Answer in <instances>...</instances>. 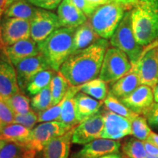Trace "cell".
<instances>
[{
  "label": "cell",
  "instance_id": "cell-10",
  "mask_svg": "<svg viewBox=\"0 0 158 158\" xmlns=\"http://www.w3.org/2000/svg\"><path fill=\"white\" fill-rule=\"evenodd\" d=\"M20 89L25 92L31 79L38 73L51 69L48 62L40 52L35 56L25 58L13 63Z\"/></svg>",
  "mask_w": 158,
  "mask_h": 158
},
{
  "label": "cell",
  "instance_id": "cell-26",
  "mask_svg": "<svg viewBox=\"0 0 158 158\" xmlns=\"http://www.w3.org/2000/svg\"><path fill=\"white\" fill-rule=\"evenodd\" d=\"M55 73L56 71L53 70L52 69L45 70L38 73L29 82L26 92L31 96L37 94L43 89L50 85Z\"/></svg>",
  "mask_w": 158,
  "mask_h": 158
},
{
  "label": "cell",
  "instance_id": "cell-19",
  "mask_svg": "<svg viewBox=\"0 0 158 158\" xmlns=\"http://www.w3.org/2000/svg\"><path fill=\"white\" fill-rule=\"evenodd\" d=\"M103 102L96 100L84 92H78L75 96L76 115L78 122L80 123L98 113Z\"/></svg>",
  "mask_w": 158,
  "mask_h": 158
},
{
  "label": "cell",
  "instance_id": "cell-14",
  "mask_svg": "<svg viewBox=\"0 0 158 158\" xmlns=\"http://www.w3.org/2000/svg\"><path fill=\"white\" fill-rule=\"evenodd\" d=\"M121 143L117 140L100 138L85 144L71 158H100L109 154L118 153Z\"/></svg>",
  "mask_w": 158,
  "mask_h": 158
},
{
  "label": "cell",
  "instance_id": "cell-23",
  "mask_svg": "<svg viewBox=\"0 0 158 158\" xmlns=\"http://www.w3.org/2000/svg\"><path fill=\"white\" fill-rule=\"evenodd\" d=\"M100 38L101 37L94 31L87 20L76 29L73 36V53L87 48Z\"/></svg>",
  "mask_w": 158,
  "mask_h": 158
},
{
  "label": "cell",
  "instance_id": "cell-20",
  "mask_svg": "<svg viewBox=\"0 0 158 158\" xmlns=\"http://www.w3.org/2000/svg\"><path fill=\"white\" fill-rule=\"evenodd\" d=\"M5 53L12 64L25 58L35 56L40 53L37 43L31 37L21 40L14 44L5 47Z\"/></svg>",
  "mask_w": 158,
  "mask_h": 158
},
{
  "label": "cell",
  "instance_id": "cell-49",
  "mask_svg": "<svg viewBox=\"0 0 158 158\" xmlns=\"http://www.w3.org/2000/svg\"><path fill=\"white\" fill-rule=\"evenodd\" d=\"M7 143V141H5V140H2V139H0V152H1L2 149H3V147H5V144Z\"/></svg>",
  "mask_w": 158,
  "mask_h": 158
},
{
  "label": "cell",
  "instance_id": "cell-27",
  "mask_svg": "<svg viewBox=\"0 0 158 158\" xmlns=\"http://www.w3.org/2000/svg\"><path fill=\"white\" fill-rule=\"evenodd\" d=\"M81 91L100 101H104L109 92L107 83L100 78L92 79L82 84Z\"/></svg>",
  "mask_w": 158,
  "mask_h": 158
},
{
  "label": "cell",
  "instance_id": "cell-9",
  "mask_svg": "<svg viewBox=\"0 0 158 158\" xmlns=\"http://www.w3.org/2000/svg\"><path fill=\"white\" fill-rule=\"evenodd\" d=\"M31 21L3 15L0 19V38L4 46H9L21 40L29 38Z\"/></svg>",
  "mask_w": 158,
  "mask_h": 158
},
{
  "label": "cell",
  "instance_id": "cell-1",
  "mask_svg": "<svg viewBox=\"0 0 158 158\" xmlns=\"http://www.w3.org/2000/svg\"><path fill=\"white\" fill-rule=\"evenodd\" d=\"M109 43L100 38L87 48L72 53L59 71L70 86H80L98 78Z\"/></svg>",
  "mask_w": 158,
  "mask_h": 158
},
{
  "label": "cell",
  "instance_id": "cell-7",
  "mask_svg": "<svg viewBox=\"0 0 158 158\" xmlns=\"http://www.w3.org/2000/svg\"><path fill=\"white\" fill-rule=\"evenodd\" d=\"M132 67L137 73L141 84L152 89L158 84V40L147 45Z\"/></svg>",
  "mask_w": 158,
  "mask_h": 158
},
{
  "label": "cell",
  "instance_id": "cell-47",
  "mask_svg": "<svg viewBox=\"0 0 158 158\" xmlns=\"http://www.w3.org/2000/svg\"><path fill=\"white\" fill-rule=\"evenodd\" d=\"M153 93L154 98H155V102H158V84L156 85L153 88Z\"/></svg>",
  "mask_w": 158,
  "mask_h": 158
},
{
  "label": "cell",
  "instance_id": "cell-2",
  "mask_svg": "<svg viewBox=\"0 0 158 158\" xmlns=\"http://www.w3.org/2000/svg\"><path fill=\"white\" fill-rule=\"evenodd\" d=\"M131 18L134 35L140 45L144 47L158 40V0H138Z\"/></svg>",
  "mask_w": 158,
  "mask_h": 158
},
{
  "label": "cell",
  "instance_id": "cell-6",
  "mask_svg": "<svg viewBox=\"0 0 158 158\" xmlns=\"http://www.w3.org/2000/svg\"><path fill=\"white\" fill-rule=\"evenodd\" d=\"M131 68L132 64L125 53L114 47L108 48L99 78L107 84H112L127 74Z\"/></svg>",
  "mask_w": 158,
  "mask_h": 158
},
{
  "label": "cell",
  "instance_id": "cell-42",
  "mask_svg": "<svg viewBox=\"0 0 158 158\" xmlns=\"http://www.w3.org/2000/svg\"><path fill=\"white\" fill-rule=\"evenodd\" d=\"M138 0H110V2H114L123 6L125 9L135 6L138 3Z\"/></svg>",
  "mask_w": 158,
  "mask_h": 158
},
{
  "label": "cell",
  "instance_id": "cell-13",
  "mask_svg": "<svg viewBox=\"0 0 158 158\" xmlns=\"http://www.w3.org/2000/svg\"><path fill=\"white\" fill-rule=\"evenodd\" d=\"M104 127L101 138L112 140H119L132 135V121L129 118L105 110L102 112Z\"/></svg>",
  "mask_w": 158,
  "mask_h": 158
},
{
  "label": "cell",
  "instance_id": "cell-36",
  "mask_svg": "<svg viewBox=\"0 0 158 158\" xmlns=\"http://www.w3.org/2000/svg\"><path fill=\"white\" fill-rule=\"evenodd\" d=\"M37 122H38L37 113L33 109H31L29 113L23 114V115L15 114L13 123L21 124L29 129L32 130Z\"/></svg>",
  "mask_w": 158,
  "mask_h": 158
},
{
  "label": "cell",
  "instance_id": "cell-31",
  "mask_svg": "<svg viewBox=\"0 0 158 158\" xmlns=\"http://www.w3.org/2000/svg\"><path fill=\"white\" fill-rule=\"evenodd\" d=\"M122 151L129 158H147V153L143 141L136 138H131L122 145Z\"/></svg>",
  "mask_w": 158,
  "mask_h": 158
},
{
  "label": "cell",
  "instance_id": "cell-37",
  "mask_svg": "<svg viewBox=\"0 0 158 158\" xmlns=\"http://www.w3.org/2000/svg\"><path fill=\"white\" fill-rule=\"evenodd\" d=\"M15 114L3 99L0 100V123L3 127L13 124Z\"/></svg>",
  "mask_w": 158,
  "mask_h": 158
},
{
  "label": "cell",
  "instance_id": "cell-32",
  "mask_svg": "<svg viewBox=\"0 0 158 158\" xmlns=\"http://www.w3.org/2000/svg\"><path fill=\"white\" fill-rule=\"evenodd\" d=\"M52 106V95L50 85L43 89L31 99V107L37 112L43 111Z\"/></svg>",
  "mask_w": 158,
  "mask_h": 158
},
{
  "label": "cell",
  "instance_id": "cell-3",
  "mask_svg": "<svg viewBox=\"0 0 158 158\" xmlns=\"http://www.w3.org/2000/svg\"><path fill=\"white\" fill-rule=\"evenodd\" d=\"M76 29L60 27L44 40L37 43L40 52L44 56L53 70L59 71L63 63L73 53Z\"/></svg>",
  "mask_w": 158,
  "mask_h": 158
},
{
  "label": "cell",
  "instance_id": "cell-48",
  "mask_svg": "<svg viewBox=\"0 0 158 158\" xmlns=\"http://www.w3.org/2000/svg\"><path fill=\"white\" fill-rule=\"evenodd\" d=\"M15 1H17V0H5V9L7 8L9 6H10Z\"/></svg>",
  "mask_w": 158,
  "mask_h": 158
},
{
  "label": "cell",
  "instance_id": "cell-50",
  "mask_svg": "<svg viewBox=\"0 0 158 158\" xmlns=\"http://www.w3.org/2000/svg\"><path fill=\"white\" fill-rule=\"evenodd\" d=\"M5 51V46H4L2 42V40L0 38V53L4 52Z\"/></svg>",
  "mask_w": 158,
  "mask_h": 158
},
{
  "label": "cell",
  "instance_id": "cell-51",
  "mask_svg": "<svg viewBox=\"0 0 158 158\" xmlns=\"http://www.w3.org/2000/svg\"><path fill=\"white\" fill-rule=\"evenodd\" d=\"M147 158H158V156H152V155H147Z\"/></svg>",
  "mask_w": 158,
  "mask_h": 158
},
{
  "label": "cell",
  "instance_id": "cell-4",
  "mask_svg": "<svg viewBox=\"0 0 158 158\" xmlns=\"http://www.w3.org/2000/svg\"><path fill=\"white\" fill-rule=\"evenodd\" d=\"M125 10L123 6L114 2L105 4L97 7L88 21L99 36L108 40L117 28Z\"/></svg>",
  "mask_w": 158,
  "mask_h": 158
},
{
  "label": "cell",
  "instance_id": "cell-28",
  "mask_svg": "<svg viewBox=\"0 0 158 158\" xmlns=\"http://www.w3.org/2000/svg\"><path fill=\"white\" fill-rule=\"evenodd\" d=\"M70 86L68 81L60 71L59 70L55 73L50 83L51 95H52V106L59 103L64 98Z\"/></svg>",
  "mask_w": 158,
  "mask_h": 158
},
{
  "label": "cell",
  "instance_id": "cell-8",
  "mask_svg": "<svg viewBox=\"0 0 158 158\" xmlns=\"http://www.w3.org/2000/svg\"><path fill=\"white\" fill-rule=\"evenodd\" d=\"M70 130V127L62 122H42L31 130L30 137L22 147L36 153L42 151L45 146L53 138L64 135Z\"/></svg>",
  "mask_w": 158,
  "mask_h": 158
},
{
  "label": "cell",
  "instance_id": "cell-30",
  "mask_svg": "<svg viewBox=\"0 0 158 158\" xmlns=\"http://www.w3.org/2000/svg\"><path fill=\"white\" fill-rule=\"evenodd\" d=\"M104 104L106 106V108L108 110L129 118L131 121L138 115L128 108L119 99L116 98L110 92H108V96L105 99Z\"/></svg>",
  "mask_w": 158,
  "mask_h": 158
},
{
  "label": "cell",
  "instance_id": "cell-18",
  "mask_svg": "<svg viewBox=\"0 0 158 158\" xmlns=\"http://www.w3.org/2000/svg\"><path fill=\"white\" fill-rule=\"evenodd\" d=\"M74 128L51 140L42 150L43 158H68Z\"/></svg>",
  "mask_w": 158,
  "mask_h": 158
},
{
  "label": "cell",
  "instance_id": "cell-33",
  "mask_svg": "<svg viewBox=\"0 0 158 158\" xmlns=\"http://www.w3.org/2000/svg\"><path fill=\"white\" fill-rule=\"evenodd\" d=\"M152 130L147 118L143 115H138L132 120V135L134 137L145 141L149 138Z\"/></svg>",
  "mask_w": 158,
  "mask_h": 158
},
{
  "label": "cell",
  "instance_id": "cell-45",
  "mask_svg": "<svg viewBox=\"0 0 158 158\" xmlns=\"http://www.w3.org/2000/svg\"><path fill=\"white\" fill-rule=\"evenodd\" d=\"M5 10V0H0V19H2Z\"/></svg>",
  "mask_w": 158,
  "mask_h": 158
},
{
  "label": "cell",
  "instance_id": "cell-5",
  "mask_svg": "<svg viewBox=\"0 0 158 158\" xmlns=\"http://www.w3.org/2000/svg\"><path fill=\"white\" fill-rule=\"evenodd\" d=\"M110 43L127 54L132 65L138 60L143 50V46L136 40L132 27L131 11H127L110 37Z\"/></svg>",
  "mask_w": 158,
  "mask_h": 158
},
{
  "label": "cell",
  "instance_id": "cell-11",
  "mask_svg": "<svg viewBox=\"0 0 158 158\" xmlns=\"http://www.w3.org/2000/svg\"><path fill=\"white\" fill-rule=\"evenodd\" d=\"M103 127V115L102 112L99 111L75 127L72 136V143L85 145L94 140L101 138Z\"/></svg>",
  "mask_w": 158,
  "mask_h": 158
},
{
  "label": "cell",
  "instance_id": "cell-16",
  "mask_svg": "<svg viewBox=\"0 0 158 158\" xmlns=\"http://www.w3.org/2000/svg\"><path fill=\"white\" fill-rule=\"evenodd\" d=\"M19 92L15 69L4 52L0 56V95L5 98Z\"/></svg>",
  "mask_w": 158,
  "mask_h": 158
},
{
  "label": "cell",
  "instance_id": "cell-38",
  "mask_svg": "<svg viewBox=\"0 0 158 158\" xmlns=\"http://www.w3.org/2000/svg\"><path fill=\"white\" fill-rule=\"evenodd\" d=\"M143 116H145L150 125L158 127V102H154Z\"/></svg>",
  "mask_w": 158,
  "mask_h": 158
},
{
  "label": "cell",
  "instance_id": "cell-21",
  "mask_svg": "<svg viewBox=\"0 0 158 158\" xmlns=\"http://www.w3.org/2000/svg\"><path fill=\"white\" fill-rule=\"evenodd\" d=\"M81 89V85L70 86L64 97L62 111L58 120L64 123L65 125L68 126L71 129L76 127L77 124H79L76 115L75 96L78 92H80Z\"/></svg>",
  "mask_w": 158,
  "mask_h": 158
},
{
  "label": "cell",
  "instance_id": "cell-39",
  "mask_svg": "<svg viewBox=\"0 0 158 158\" xmlns=\"http://www.w3.org/2000/svg\"><path fill=\"white\" fill-rule=\"evenodd\" d=\"M27 1L40 8L54 10L62 2V0H27Z\"/></svg>",
  "mask_w": 158,
  "mask_h": 158
},
{
  "label": "cell",
  "instance_id": "cell-46",
  "mask_svg": "<svg viewBox=\"0 0 158 158\" xmlns=\"http://www.w3.org/2000/svg\"><path fill=\"white\" fill-rule=\"evenodd\" d=\"M100 158H122V157L118 153H114V154H109V155H104Z\"/></svg>",
  "mask_w": 158,
  "mask_h": 158
},
{
  "label": "cell",
  "instance_id": "cell-17",
  "mask_svg": "<svg viewBox=\"0 0 158 158\" xmlns=\"http://www.w3.org/2000/svg\"><path fill=\"white\" fill-rule=\"evenodd\" d=\"M61 27L77 28L87 21V17L73 0H62L57 10Z\"/></svg>",
  "mask_w": 158,
  "mask_h": 158
},
{
  "label": "cell",
  "instance_id": "cell-53",
  "mask_svg": "<svg viewBox=\"0 0 158 158\" xmlns=\"http://www.w3.org/2000/svg\"><path fill=\"white\" fill-rule=\"evenodd\" d=\"M2 99H3V98H2V96H1V95H0V100H2Z\"/></svg>",
  "mask_w": 158,
  "mask_h": 158
},
{
  "label": "cell",
  "instance_id": "cell-40",
  "mask_svg": "<svg viewBox=\"0 0 158 158\" xmlns=\"http://www.w3.org/2000/svg\"><path fill=\"white\" fill-rule=\"evenodd\" d=\"M73 1L75 5L86 15L87 18L89 17L96 9L92 6H91L86 0H73Z\"/></svg>",
  "mask_w": 158,
  "mask_h": 158
},
{
  "label": "cell",
  "instance_id": "cell-43",
  "mask_svg": "<svg viewBox=\"0 0 158 158\" xmlns=\"http://www.w3.org/2000/svg\"><path fill=\"white\" fill-rule=\"evenodd\" d=\"M91 6L94 7V8L99 7V6L105 5L110 2V0H86Z\"/></svg>",
  "mask_w": 158,
  "mask_h": 158
},
{
  "label": "cell",
  "instance_id": "cell-35",
  "mask_svg": "<svg viewBox=\"0 0 158 158\" xmlns=\"http://www.w3.org/2000/svg\"><path fill=\"white\" fill-rule=\"evenodd\" d=\"M24 149L22 146L7 142L0 152V158H23Z\"/></svg>",
  "mask_w": 158,
  "mask_h": 158
},
{
  "label": "cell",
  "instance_id": "cell-15",
  "mask_svg": "<svg viewBox=\"0 0 158 158\" xmlns=\"http://www.w3.org/2000/svg\"><path fill=\"white\" fill-rule=\"evenodd\" d=\"M120 100L135 114L143 115L155 102L153 89L141 84L131 94Z\"/></svg>",
  "mask_w": 158,
  "mask_h": 158
},
{
  "label": "cell",
  "instance_id": "cell-22",
  "mask_svg": "<svg viewBox=\"0 0 158 158\" xmlns=\"http://www.w3.org/2000/svg\"><path fill=\"white\" fill-rule=\"evenodd\" d=\"M140 85L141 82L137 73L132 67L131 70L127 74L111 84L109 92L121 100L131 94Z\"/></svg>",
  "mask_w": 158,
  "mask_h": 158
},
{
  "label": "cell",
  "instance_id": "cell-24",
  "mask_svg": "<svg viewBox=\"0 0 158 158\" xmlns=\"http://www.w3.org/2000/svg\"><path fill=\"white\" fill-rule=\"evenodd\" d=\"M31 130L19 124H10L4 127L0 139L23 146L30 137Z\"/></svg>",
  "mask_w": 158,
  "mask_h": 158
},
{
  "label": "cell",
  "instance_id": "cell-29",
  "mask_svg": "<svg viewBox=\"0 0 158 158\" xmlns=\"http://www.w3.org/2000/svg\"><path fill=\"white\" fill-rule=\"evenodd\" d=\"M3 100L14 114L23 115L29 113L31 110V100L21 92L3 98Z\"/></svg>",
  "mask_w": 158,
  "mask_h": 158
},
{
  "label": "cell",
  "instance_id": "cell-44",
  "mask_svg": "<svg viewBox=\"0 0 158 158\" xmlns=\"http://www.w3.org/2000/svg\"><path fill=\"white\" fill-rule=\"evenodd\" d=\"M148 141H149L152 143L155 144L157 147H158V134L154 133V132L152 131V133H150L149 137L148 138Z\"/></svg>",
  "mask_w": 158,
  "mask_h": 158
},
{
  "label": "cell",
  "instance_id": "cell-12",
  "mask_svg": "<svg viewBox=\"0 0 158 158\" xmlns=\"http://www.w3.org/2000/svg\"><path fill=\"white\" fill-rule=\"evenodd\" d=\"M60 27L58 15L45 9L38 8L34 18L31 20L30 37L38 43Z\"/></svg>",
  "mask_w": 158,
  "mask_h": 158
},
{
  "label": "cell",
  "instance_id": "cell-52",
  "mask_svg": "<svg viewBox=\"0 0 158 158\" xmlns=\"http://www.w3.org/2000/svg\"><path fill=\"white\" fill-rule=\"evenodd\" d=\"M3 128H4V127L2 126V124L1 123H0V133H1V132L2 131Z\"/></svg>",
  "mask_w": 158,
  "mask_h": 158
},
{
  "label": "cell",
  "instance_id": "cell-34",
  "mask_svg": "<svg viewBox=\"0 0 158 158\" xmlns=\"http://www.w3.org/2000/svg\"><path fill=\"white\" fill-rule=\"evenodd\" d=\"M64 102V98L59 103L52 106L48 109L43 111L37 112L38 116V122H46L51 121H58L60 116L61 111Z\"/></svg>",
  "mask_w": 158,
  "mask_h": 158
},
{
  "label": "cell",
  "instance_id": "cell-41",
  "mask_svg": "<svg viewBox=\"0 0 158 158\" xmlns=\"http://www.w3.org/2000/svg\"><path fill=\"white\" fill-rule=\"evenodd\" d=\"M144 147H145L146 152H147V155L152 156H158V147L154 144L149 141H143Z\"/></svg>",
  "mask_w": 158,
  "mask_h": 158
},
{
  "label": "cell",
  "instance_id": "cell-25",
  "mask_svg": "<svg viewBox=\"0 0 158 158\" xmlns=\"http://www.w3.org/2000/svg\"><path fill=\"white\" fill-rule=\"evenodd\" d=\"M37 10L38 8L33 7L27 0H17L5 10L3 15L31 21Z\"/></svg>",
  "mask_w": 158,
  "mask_h": 158
}]
</instances>
